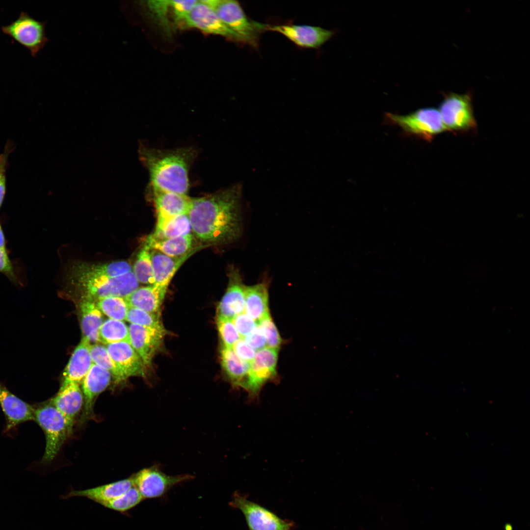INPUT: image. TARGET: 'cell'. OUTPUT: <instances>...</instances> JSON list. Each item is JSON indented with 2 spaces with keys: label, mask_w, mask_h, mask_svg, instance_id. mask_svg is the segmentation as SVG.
Returning <instances> with one entry per match:
<instances>
[{
  "label": "cell",
  "mask_w": 530,
  "mask_h": 530,
  "mask_svg": "<svg viewBox=\"0 0 530 530\" xmlns=\"http://www.w3.org/2000/svg\"><path fill=\"white\" fill-rule=\"evenodd\" d=\"M241 202L239 184L192 198L188 216L195 237L207 245L236 241L242 232Z\"/></svg>",
  "instance_id": "cell-1"
},
{
  "label": "cell",
  "mask_w": 530,
  "mask_h": 530,
  "mask_svg": "<svg viewBox=\"0 0 530 530\" xmlns=\"http://www.w3.org/2000/svg\"><path fill=\"white\" fill-rule=\"evenodd\" d=\"M141 153L149 171L151 188L186 194L189 188V168L197 154L195 149L146 148L141 150Z\"/></svg>",
  "instance_id": "cell-2"
},
{
  "label": "cell",
  "mask_w": 530,
  "mask_h": 530,
  "mask_svg": "<svg viewBox=\"0 0 530 530\" xmlns=\"http://www.w3.org/2000/svg\"><path fill=\"white\" fill-rule=\"evenodd\" d=\"M210 6L220 20L238 38L240 43L254 48L259 47L261 36L267 31L268 24L261 23L248 17L240 4L229 0H203Z\"/></svg>",
  "instance_id": "cell-3"
},
{
  "label": "cell",
  "mask_w": 530,
  "mask_h": 530,
  "mask_svg": "<svg viewBox=\"0 0 530 530\" xmlns=\"http://www.w3.org/2000/svg\"><path fill=\"white\" fill-rule=\"evenodd\" d=\"M34 407V420L43 430L46 438L45 452L41 462H51L72 430L63 415L50 402Z\"/></svg>",
  "instance_id": "cell-4"
},
{
  "label": "cell",
  "mask_w": 530,
  "mask_h": 530,
  "mask_svg": "<svg viewBox=\"0 0 530 530\" xmlns=\"http://www.w3.org/2000/svg\"><path fill=\"white\" fill-rule=\"evenodd\" d=\"M71 282L82 292V298L94 300L108 296L124 298L139 286L132 270L115 277H102Z\"/></svg>",
  "instance_id": "cell-5"
},
{
  "label": "cell",
  "mask_w": 530,
  "mask_h": 530,
  "mask_svg": "<svg viewBox=\"0 0 530 530\" xmlns=\"http://www.w3.org/2000/svg\"><path fill=\"white\" fill-rule=\"evenodd\" d=\"M438 110L446 130L463 132L476 126L470 94L445 95Z\"/></svg>",
  "instance_id": "cell-6"
},
{
  "label": "cell",
  "mask_w": 530,
  "mask_h": 530,
  "mask_svg": "<svg viewBox=\"0 0 530 530\" xmlns=\"http://www.w3.org/2000/svg\"><path fill=\"white\" fill-rule=\"evenodd\" d=\"M386 116L405 132L424 139H431L446 131L439 110L433 107L421 108L406 115L388 113Z\"/></svg>",
  "instance_id": "cell-7"
},
{
  "label": "cell",
  "mask_w": 530,
  "mask_h": 530,
  "mask_svg": "<svg viewBox=\"0 0 530 530\" xmlns=\"http://www.w3.org/2000/svg\"><path fill=\"white\" fill-rule=\"evenodd\" d=\"M46 23L37 21L25 12L9 25L3 26L2 31L29 51L32 56L44 48L48 39Z\"/></svg>",
  "instance_id": "cell-8"
},
{
  "label": "cell",
  "mask_w": 530,
  "mask_h": 530,
  "mask_svg": "<svg viewBox=\"0 0 530 530\" xmlns=\"http://www.w3.org/2000/svg\"><path fill=\"white\" fill-rule=\"evenodd\" d=\"M230 505L240 510L249 530H291L292 523L236 492Z\"/></svg>",
  "instance_id": "cell-9"
},
{
  "label": "cell",
  "mask_w": 530,
  "mask_h": 530,
  "mask_svg": "<svg viewBox=\"0 0 530 530\" xmlns=\"http://www.w3.org/2000/svg\"><path fill=\"white\" fill-rule=\"evenodd\" d=\"M132 477L144 500L161 497L174 486L194 478L188 474L168 475L157 466L144 468Z\"/></svg>",
  "instance_id": "cell-10"
},
{
  "label": "cell",
  "mask_w": 530,
  "mask_h": 530,
  "mask_svg": "<svg viewBox=\"0 0 530 530\" xmlns=\"http://www.w3.org/2000/svg\"><path fill=\"white\" fill-rule=\"evenodd\" d=\"M278 350L266 346L257 351L243 387L251 398H257L263 385L275 376Z\"/></svg>",
  "instance_id": "cell-11"
},
{
  "label": "cell",
  "mask_w": 530,
  "mask_h": 530,
  "mask_svg": "<svg viewBox=\"0 0 530 530\" xmlns=\"http://www.w3.org/2000/svg\"><path fill=\"white\" fill-rule=\"evenodd\" d=\"M204 32L221 35L240 42L238 37L220 20L213 10L203 0H197L182 24Z\"/></svg>",
  "instance_id": "cell-12"
},
{
  "label": "cell",
  "mask_w": 530,
  "mask_h": 530,
  "mask_svg": "<svg viewBox=\"0 0 530 530\" xmlns=\"http://www.w3.org/2000/svg\"><path fill=\"white\" fill-rule=\"evenodd\" d=\"M267 31L282 34L298 47L314 49L319 48L334 34L319 26L293 24L269 25Z\"/></svg>",
  "instance_id": "cell-13"
},
{
  "label": "cell",
  "mask_w": 530,
  "mask_h": 530,
  "mask_svg": "<svg viewBox=\"0 0 530 530\" xmlns=\"http://www.w3.org/2000/svg\"><path fill=\"white\" fill-rule=\"evenodd\" d=\"M128 328L130 344L145 367L149 366L155 355L161 348L166 330L132 323Z\"/></svg>",
  "instance_id": "cell-14"
},
{
  "label": "cell",
  "mask_w": 530,
  "mask_h": 530,
  "mask_svg": "<svg viewBox=\"0 0 530 530\" xmlns=\"http://www.w3.org/2000/svg\"><path fill=\"white\" fill-rule=\"evenodd\" d=\"M245 286L239 271L231 268L227 289L217 308V318L233 320L244 312Z\"/></svg>",
  "instance_id": "cell-15"
},
{
  "label": "cell",
  "mask_w": 530,
  "mask_h": 530,
  "mask_svg": "<svg viewBox=\"0 0 530 530\" xmlns=\"http://www.w3.org/2000/svg\"><path fill=\"white\" fill-rule=\"evenodd\" d=\"M111 375L100 366L93 363L82 381L83 408L81 422L94 419V406L97 397L109 385Z\"/></svg>",
  "instance_id": "cell-16"
},
{
  "label": "cell",
  "mask_w": 530,
  "mask_h": 530,
  "mask_svg": "<svg viewBox=\"0 0 530 530\" xmlns=\"http://www.w3.org/2000/svg\"><path fill=\"white\" fill-rule=\"evenodd\" d=\"M0 405L6 420L4 432L15 429L23 423L34 420V405L15 396L1 383Z\"/></svg>",
  "instance_id": "cell-17"
},
{
  "label": "cell",
  "mask_w": 530,
  "mask_h": 530,
  "mask_svg": "<svg viewBox=\"0 0 530 530\" xmlns=\"http://www.w3.org/2000/svg\"><path fill=\"white\" fill-rule=\"evenodd\" d=\"M83 402L82 391L75 382L62 384L57 394L50 401L63 415L72 430Z\"/></svg>",
  "instance_id": "cell-18"
},
{
  "label": "cell",
  "mask_w": 530,
  "mask_h": 530,
  "mask_svg": "<svg viewBox=\"0 0 530 530\" xmlns=\"http://www.w3.org/2000/svg\"><path fill=\"white\" fill-rule=\"evenodd\" d=\"M106 345L110 357L126 379L133 376H144L145 366L129 343L121 342Z\"/></svg>",
  "instance_id": "cell-19"
},
{
  "label": "cell",
  "mask_w": 530,
  "mask_h": 530,
  "mask_svg": "<svg viewBox=\"0 0 530 530\" xmlns=\"http://www.w3.org/2000/svg\"><path fill=\"white\" fill-rule=\"evenodd\" d=\"M131 271V265L124 261L104 264L78 263L72 266L69 279L72 281L102 277H115Z\"/></svg>",
  "instance_id": "cell-20"
},
{
  "label": "cell",
  "mask_w": 530,
  "mask_h": 530,
  "mask_svg": "<svg viewBox=\"0 0 530 530\" xmlns=\"http://www.w3.org/2000/svg\"><path fill=\"white\" fill-rule=\"evenodd\" d=\"M151 188L157 218H167L188 214L192 198L186 194Z\"/></svg>",
  "instance_id": "cell-21"
},
{
  "label": "cell",
  "mask_w": 530,
  "mask_h": 530,
  "mask_svg": "<svg viewBox=\"0 0 530 530\" xmlns=\"http://www.w3.org/2000/svg\"><path fill=\"white\" fill-rule=\"evenodd\" d=\"M90 342L83 337L75 349L63 373L62 384L81 382L93 364L90 353Z\"/></svg>",
  "instance_id": "cell-22"
},
{
  "label": "cell",
  "mask_w": 530,
  "mask_h": 530,
  "mask_svg": "<svg viewBox=\"0 0 530 530\" xmlns=\"http://www.w3.org/2000/svg\"><path fill=\"white\" fill-rule=\"evenodd\" d=\"M154 276V286L166 292L174 275L193 254L175 258L168 256L158 251L149 249Z\"/></svg>",
  "instance_id": "cell-23"
},
{
  "label": "cell",
  "mask_w": 530,
  "mask_h": 530,
  "mask_svg": "<svg viewBox=\"0 0 530 530\" xmlns=\"http://www.w3.org/2000/svg\"><path fill=\"white\" fill-rule=\"evenodd\" d=\"M134 486L132 478L120 480L95 487L81 490H71L63 496L64 499L84 497L102 505L119 496Z\"/></svg>",
  "instance_id": "cell-24"
},
{
  "label": "cell",
  "mask_w": 530,
  "mask_h": 530,
  "mask_svg": "<svg viewBox=\"0 0 530 530\" xmlns=\"http://www.w3.org/2000/svg\"><path fill=\"white\" fill-rule=\"evenodd\" d=\"M195 239L192 234L165 239H158L151 235L145 239L144 245L149 249L160 252L171 257L178 258L194 254L201 247H194Z\"/></svg>",
  "instance_id": "cell-25"
},
{
  "label": "cell",
  "mask_w": 530,
  "mask_h": 530,
  "mask_svg": "<svg viewBox=\"0 0 530 530\" xmlns=\"http://www.w3.org/2000/svg\"><path fill=\"white\" fill-rule=\"evenodd\" d=\"M267 283L264 281L245 289V313L256 323L269 315Z\"/></svg>",
  "instance_id": "cell-26"
},
{
  "label": "cell",
  "mask_w": 530,
  "mask_h": 530,
  "mask_svg": "<svg viewBox=\"0 0 530 530\" xmlns=\"http://www.w3.org/2000/svg\"><path fill=\"white\" fill-rule=\"evenodd\" d=\"M166 292L152 285L138 288L124 297L129 307L160 314Z\"/></svg>",
  "instance_id": "cell-27"
},
{
  "label": "cell",
  "mask_w": 530,
  "mask_h": 530,
  "mask_svg": "<svg viewBox=\"0 0 530 530\" xmlns=\"http://www.w3.org/2000/svg\"><path fill=\"white\" fill-rule=\"evenodd\" d=\"M220 355L221 366L232 384L243 388L247 379L250 364L239 358L233 348L223 345Z\"/></svg>",
  "instance_id": "cell-28"
},
{
  "label": "cell",
  "mask_w": 530,
  "mask_h": 530,
  "mask_svg": "<svg viewBox=\"0 0 530 530\" xmlns=\"http://www.w3.org/2000/svg\"><path fill=\"white\" fill-rule=\"evenodd\" d=\"M80 308L83 337L90 342H99V332L103 323L102 312L95 301L89 298H82Z\"/></svg>",
  "instance_id": "cell-29"
},
{
  "label": "cell",
  "mask_w": 530,
  "mask_h": 530,
  "mask_svg": "<svg viewBox=\"0 0 530 530\" xmlns=\"http://www.w3.org/2000/svg\"><path fill=\"white\" fill-rule=\"evenodd\" d=\"M192 228L188 214L167 218H157L155 231L151 235L158 239H165L191 234Z\"/></svg>",
  "instance_id": "cell-30"
},
{
  "label": "cell",
  "mask_w": 530,
  "mask_h": 530,
  "mask_svg": "<svg viewBox=\"0 0 530 530\" xmlns=\"http://www.w3.org/2000/svg\"><path fill=\"white\" fill-rule=\"evenodd\" d=\"M99 341L105 345L121 342L130 344L129 328L123 321L108 319L100 328Z\"/></svg>",
  "instance_id": "cell-31"
},
{
  "label": "cell",
  "mask_w": 530,
  "mask_h": 530,
  "mask_svg": "<svg viewBox=\"0 0 530 530\" xmlns=\"http://www.w3.org/2000/svg\"><path fill=\"white\" fill-rule=\"evenodd\" d=\"M90 353L93 363L108 371L117 383L126 379L110 357L106 346L99 344L91 345Z\"/></svg>",
  "instance_id": "cell-32"
},
{
  "label": "cell",
  "mask_w": 530,
  "mask_h": 530,
  "mask_svg": "<svg viewBox=\"0 0 530 530\" xmlns=\"http://www.w3.org/2000/svg\"><path fill=\"white\" fill-rule=\"evenodd\" d=\"M94 301L101 311L110 318L126 320L129 306L124 297L108 296Z\"/></svg>",
  "instance_id": "cell-33"
},
{
  "label": "cell",
  "mask_w": 530,
  "mask_h": 530,
  "mask_svg": "<svg viewBox=\"0 0 530 530\" xmlns=\"http://www.w3.org/2000/svg\"><path fill=\"white\" fill-rule=\"evenodd\" d=\"M133 272L139 283L154 285L155 280L150 251L144 245L137 254Z\"/></svg>",
  "instance_id": "cell-34"
},
{
  "label": "cell",
  "mask_w": 530,
  "mask_h": 530,
  "mask_svg": "<svg viewBox=\"0 0 530 530\" xmlns=\"http://www.w3.org/2000/svg\"><path fill=\"white\" fill-rule=\"evenodd\" d=\"M143 500L139 491L133 486L103 506L121 513H125L140 504Z\"/></svg>",
  "instance_id": "cell-35"
},
{
  "label": "cell",
  "mask_w": 530,
  "mask_h": 530,
  "mask_svg": "<svg viewBox=\"0 0 530 530\" xmlns=\"http://www.w3.org/2000/svg\"><path fill=\"white\" fill-rule=\"evenodd\" d=\"M126 320L132 324L159 330L165 329L160 320V314L149 313L134 307H129Z\"/></svg>",
  "instance_id": "cell-36"
},
{
  "label": "cell",
  "mask_w": 530,
  "mask_h": 530,
  "mask_svg": "<svg viewBox=\"0 0 530 530\" xmlns=\"http://www.w3.org/2000/svg\"><path fill=\"white\" fill-rule=\"evenodd\" d=\"M216 324L223 345L233 348L241 337L232 320L217 318Z\"/></svg>",
  "instance_id": "cell-37"
},
{
  "label": "cell",
  "mask_w": 530,
  "mask_h": 530,
  "mask_svg": "<svg viewBox=\"0 0 530 530\" xmlns=\"http://www.w3.org/2000/svg\"><path fill=\"white\" fill-rule=\"evenodd\" d=\"M257 324L265 338L267 346L279 349L282 342L281 338L270 314L259 321Z\"/></svg>",
  "instance_id": "cell-38"
},
{
  "label": "cell",
  "mask_w": 530,
  "mask_h": 530,
  "mask_svg": "<svg viewBox=\"0 0 530 530\" xmlns=\"http://www.w3.org/2000/svg\"><path fill=\"white\" fill-rule=\"evenodd\" d=\"M15 143L8 140L3 152L0 154V209L3 204L6 190V172L9 166L8 158L15 149Z\"/></svg>",
  "instance_id": "cell-39"
},
{
  "label": "cell",
  "mask_w": 530,
  "mask_h": 530,
  "mask_svg": "<svg viewBox=\"0 0 530 530\" xmlns=\"http://www.w3.org/2000/svg\"><path fill=\"white\" fill-rule=\"evenodd\" d=\"M146 6L152 15L159 21L164 28L168 30L169 13H170V0L148 1Z\"/></svg>",
  "instance_id": "cell-40"
},
{
  "label": "cell",
  "mask_w": 530,
  "mask_h": 530,
  "mask_svg": "<svg viewBox=\"0 0 530 530\" xmlns=\"http://www.w3.org/2000/svg\"><path fill=\"white\" fill-rule=\"evenodd\" d=\"M197 0H170V13L176 26H181Z\"/></svg>",
  "instance_id": "cell-41"
},
{
  "label": "cell",
  "mask_w": 530,
  "mask_h": 530,
  "mask_svg": "<svg viewBox=\"0 0 530 530\" xmlns=\"http://www.w3.org/2000/svg\"><path fill=\"white\" fill-rule=\"evenodd\" d=\"M233 322L241 339L248 335L257 326V323L243 312L236 316Z\"/></svg>",
  "instance_id": "cell-42"
},
{
  "label": "cell",
  "mask_w": 530,
  "mask_h": 530,
  "mask_svg": "<svg viewBox=\"0 0 530 530\" xmlns=\"http://www.w3.org/2000/svg\"><path fill=\"white\" fill-rule=\"evenodd\" d=\"M0 272L4 274L15 284L19 283L15 271L6 250L1 249H0Z\"/></svg>",
  "instance_id": "cell-43"
},
{
  "label": "cell",
  "mask_w": 530,
  "mask_h": 530,
  "mask_svg": "<svg viewBox=\"0 0 530 530\" xmlns=\"http://www.w3.org/2000/svg\"><path fill=\"white\" fill-rule=\"evenodd\" d=\"M233 349L239 358L249 364L254 359L256 353L255 350L241 338L236 342Z\"/></svg>",
  "instance_id": "cell-44"
},
{
  "label": "cell",
  "mask_w": 530,
  "mask_h": 530,
  "mask_svg": "<svg viewBox=\"0 0 530 530\" xmlns=\"http://www.w3.org/2000/svg\"><path fill=\"white\" fill-rule=\"evenodd\" d=\"M242 339L255 350L258 351L266 345L265 338L258 325Z\"/></svg>",
  "instance_id": "cell-45"
},
{
  "label": "cell",
  "mask_w": 530,
  "mask_h": 530,
  "mask_svg": "<svg viewBox=\"0 0 530 530\" xmlns=\"http://www.w3.org/2000/svg\"><path fill=\"white\" fill-rule=\"evenodd\" d=\"M0 249L2 250L6 249L5 245V239L3 232L0 224Z\"/></svg>",
  "instance_id": "cell-46"
}]
</instances>
